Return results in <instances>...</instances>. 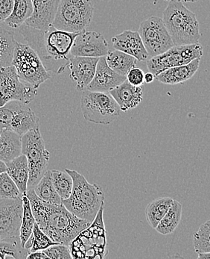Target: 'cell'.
<instances>
[{"label": "cell", "instance_id": "1", "mask_svg": "<svg viewBox=\"0 0 210 259\" xmlns=\"http://www.w3.org/2000/svg\"><path fill=\"white\" fill-rule=\"evenodd\" d=\"M17 29L27 45L38 55L48 73L61 74L64 72L68 66L71 57L70 51L78 33L59 30L53 26L46 31L39 30L24 23Z\"/></svg>", "mask_w": 210, "mask_h": 259}, {"label": "cell", "instance_id": "2", "mask_svg": "<svg viewBox=\"0 0 210 259\" xmlns=\"http://www.w3.org/2000/svg\"><path fill=\"white\" fill-rule=\"evenodd\" d=\"M26 195L37 225L55 242L68 246L78 233L90 225L91 223L69 211L63 203L43 202L33 189L27 190Z\"/></svg>", "mask_w": 210, "mask_h": 259}, {"label": "cell", "instance_id": "3", "mask_svg": "<svg viewBox=\"0 0 210 259\" xmlns=\"http://www.w3.org/2000/svg\"><path fill=\"white\" fill-rule=\"evenodd\" d=\"M65 171L73 179V189L69 198L62 200L63 205L77 218L92 223L104 203L102 188L96 184L89 183L77 171L70 169Z\"/></svg>", "mask_w": 210, "mask_h": 259}, {"label": "cell", "instance_id": "4", "mask_svg": "<svg viewBox=\"0 0 210 259\" xmlns=\"http://www.w3.org/2000/svg\"><path fill=\"white\" fill-rule=\"evenodd\" d=\"M163 22L175 46L199 43L200 26L196 15L183 3L169 1Z\"/></svg>", "mask_w": 210, "mask_h": 259}, {"label": "cell", "instance_id": "5", "mask_svg": "<svg viewBox=\"0 0 210 259\" xmlns=\"http://www.w3.org/2000/svg\"><path fill=\"white\" fill-rule=\"evenodd\" d=\"M104 203L87 228L78 234L68 245L73 258H104L108 254L106 231L103 220Z\"/></svg>", "mask_w": 210, "mask_h": 259}, {"label": "cell", "instance_id": "6", "mask_svg": "<svg viewBox=\"0 0 210 259\" xmlns=\"http://www.w3.org/2000/svg\"><path fill=\"white\" fill-rule=\"evenodd\" d=\"M93 12L91 0H61L52 26L59 30L81 32L90 26Z\"/></svg>", "mask_w": 210, "mask_h": 259}, {"label": "cell", "instance_id": "7", "mask_svg": "<svg viewBox=\"0 0 210 259\" xmlns=\"http://www.w3.org/2000/svg\"><path fill=\"white\" fill-rule=\"evenodd\" d=\"M22 151L27 158L29 176L27 190L34 189L46 172L50 153L45 148L40 128L29 130L21 136Z\"/></svg>", "mask_w": 210, "mask_h": 259}, {"label": "cell", "instance_id": "8", "mask_svg": "<svg viewBox=\"0 0 210 259\" xmlns=\"http://www.w3.org/2000/svg\"><path fill=\"white\" fill-rule=\"evenodd\" d=\"M12 65L15 67L20 79L38 89L43 83L51 78L40 57L28 45L16 40Z\"/></svg>", "mask_w": 210, "mask_h": 259}, {"label": "cell", "instance_id": "9", "mask_svg": "<svg viewBox=\"0 0 210 259\" xmlns=\"http://www.w3.org/2000/svg\"><path fill=\"white\" fill-rule=\"evenodd\" d=\"M81 108L86 120L101 125L111 124L118 118L121 112L120 106L108 92L84 90Z\"/></svg>", "mask_w": 210, "mask_h": 259}, {"label": "cell", "instance_id": "10", "mask_svg": "<svg viewBox=\"0 0 210 259\" xmlns=\"http://www.w3.org/2000/svg\"><path fill=\"white\" fill-rule=\"evenodd\" d=\"M39 127L40 120L27 105L11 101L0 106V130H10L22 136Z\"/></svg>", "mask_w": 210, "mask_h": 259}, {"label": "cell", "instance_id": "11", "mask_svg": "<svg viewBox=\"0 0 210 259\" xmlns=\"http://www.w3.org/2000/svg\"><path fill=\"white\" fill-rule=\"evenodd\" d=\"M37 95V89L23 82L13 65L0 69V106L11 101L29 104Z\"/></svg>", "mask_w": 210, "mask_h": 259}, {"label": "cell", "instance_id": "12", "mask_svg": "<svg viewBox=\"0 0 210 259\" xmlns=\"http://www.w3.org/2000/svg\"><path fill=\"white\" fill-rule=\"evenodd\" d=\"M203 54V48L200 44L180 45L171 47L162 54L150 58L147 67L155 77L161 72L171 67L185 65L195 59H200Z\"/></svg>", "mask_w": 210, "mask_h": 259}, {"label": "cell", "instance_id": "13", "mask_svg": "<svg viewBox=\"0 0 210 259\" xmlns=\"http://www.w3.org/2000/svg\"><path fill=\"white\" fill-rule=\"evenodd\" d=\"M138 32L149 58L162 54L174 46L173 41L161 17L152 16L144 20Z\"/></svg>", "mask_w": 210, "mask_h": 259}, {"label": "cell", "instance_id": "14", "mask_svg": "<svg viewBox=\"0 0 210 259\" xmlns=\"http://www.w3.org/2000/svg\"><path fill=\"white\" fill-rule=\"evenodd\" d=\"M22 216V197L0 198V241L19 238Z\"/></svg>", "mask_w": 210, "mask_h": 259}, {"label": "cell", "instance_id": "15", "mask_svg": "<svg viewBox=\"0 0 210 259\" xmlns=\"http://www.w3.org/2000/svg\"><path fill=\"white\" fill-rule=\"evenodd\" d=\"M109 51V45L102 34L84 30L78 33L75 37L70 55L80 57L100 58L106 56Z\"/></svg>", "mask_w": 210, "mask_h": 259}, {"label": "cell", "instance_id": "16", "mask_svg": "<svg viewBox=\"0 0 210 259\" xmlns=\"http://www.w3.org/2000/svg\"><path fill=\"white\" fill-rule=\"evenodd\" d=\"M99 58L72 56L67 67L70 70V78L75 82L78 92H84L93 78Z\"/></svg>", "mask_w": 210, "mask_h": 259}, {"label": "cell", "instance_id": "17", "mask_svg": "<svg viewBox=\"0 0 210 259\" xmlns=\"http://www.w3.org/2000/svg\"><path fill=\"white\" fill-rule=\"evenodd\" d=\"M126 76L114 72L107 64L104 57H100L97 63L95 75L86 90L90 92H109L122 84Z\"/></svg>", "mask_w": 210, "mask_h": 259}, {"label": "cell", "instance_id": "18", "mask_svg": "<svg viewBox=\"0 0 210 259\" xmlns=\"http://www.w3.org/2000/svg\"><path fill=\"white\" fill-rule=\"evenodd\" d=\"M61 0H31L32 15L24 24L39 30L46 31L52 26L53 20Z\"/></svg>", "mask_w": 210, "mask_h": 259}, {"label": "cell", "instance_id": "19", "mask_svg": "<svg viewBox=\"0 0 210 259\" xmlns=\"http://www.w3.org/2000/svg\"><path fill=\"white\" fill-rule=\"evenodd\" d=\"M112 43L115 50L133 56L138 61H144L149 58L138 31H124L113 37Z\"/></svg>", "mask_w": 210, "mask_h": 259}, {"label": "cell", "instance_id": "20", "mask_svg": "<svg viewBox=\"0 0 210 259\" xmlns=\"http://www.w3.org/2000/svg\"><path fill=\"white\" fill-rule=\"evenodd\" d=\"M143 88L132 85L126 79L110 91L109 94L120 106L121 111L126 112L140 104L143 99Z\"/></svg>", "mask_w": 210, "mask_h": 259}, {"label": "cell", "instance_id": "21", "mask_svg": "<svg viewBox=\"0 0 210 259\" xmlns=\"http://www.w3.org/2000/svg\"><path fill=\"white\" fill-rule=\"evenodd\" d=\"M200 61V59H195L185 65L171 67L161 72L155 78L160 82L170 85L181 84L194 76L198 70Z\"/></svg>", "mask_w": 210, "mask_h": 259}, {"label": "cell", "instance_id": "22", "mask_svg": "<svg viewBox=\"0 0 210 259\" xmlns=\"http://www.w3.org/2000/svg\"><path fill=\"white\" fill-rule=\"evenodd\" d=\"M6 172L15 182L22 194L27 191V184L29 180V169L27 158L24 155H21L6 163Z\"/></svg>", "mask_w": 210, "mask_h": 259}, {"label": "cell", "instance_id": "23", "mask_svg": "<svg viewBox=\"0 0 210 259\" xmlns=\"http://www.w3.org/2000/svg\"><path fill=\"white\" fill-rule=\"evenodd\" d=\"M21 136L10 130H0V160L9 162L22 153Z\"/></svg>", "mask_w": 210, "mask_h": 259}, {"label": "cell", "instance_id": "24", "mask_svg": "<svg viewBox=\"0 0 210 259\" xmlns=\"http://www.w3.org/2000/svg\"><path fill=\"white\" fill-rule=\"evenodd\" d=\"M105 60L114 72L125 76L130 70L136 67L138 61L133 56L117 50L109 51L105 56Z\"/></svg>", "mask_w": 210, "mask_h": 259}, {"label": "cell", "instance_id": "25", "mask_svg": "<svg viewBox=\"0 0 210 259\" xmlns=\"http://www.w3.org/2000/svg\"><path fill=\"white\" fill-rule=\"evenodd\" d=\"M182 218V205L174 199L167 212L156 226V232L163 235H167L175 232L179 225Z\"/></svg>", "mask_w": 210, "mask_h": 259}, {"label": "cell", "instance_id": "26", "mask_svg": "<svg viewBox=\"0 0 210 259\" xmlns=\"http://www.w3.org/2000/svg\"><path fill=\"white\" fill-rule=\"evenodd\" d=\"M33 14L31 0H14L13 9L5 23L12 29H17Z\"/></svg>", "mask_w": 210, "mask_h": 259}, {"label": "cell", "instance_id": "27", "mask_svg": "<svg viewBox=\"0 0 210 259\" xmlns=\"http://www.w3.org/2000/svg\"><path fill=\"white\" fill-rule=\"evenodd\" d=\"M171 197H159L150 202L145 208V218L148 224L155 229L161 220L164 218L173 202Z\"/></svg>", "mask_w": 210, "mask_h": 259}, {"label": "cell", "instance_id": "28", "mask_svg": "<svg viewBox=\"0 0 210 259\" xmlns=\"http://www.w3.org/2000/svg\"><path fill=\"white\" fill-rule=\"evenodd\" d=\"M33 190L36 195L43 202L58 205L62 203V199L58 194L51 182V170H46Z\"/></svg>", "mask_w": 210, "mask_h": 259}, {"label": "cell", "instance_id": "29", "mask_svg": "<svg viewBox=\"0 0 210 259\" xmlns=\"http://www.w3.org/2000/svg\"><path fill=\"white\" fill-rule=\"evenodd\" d=\"M23 202V216H22L21 225L20 228V246L24 248L26 241H28L32 233L33 227L35 224V219L31 211L30 202L26 194H22Z\"/></svg>", "mask_w": 210, "mask_h": 259}, {"label": "cell", "instance_id": "30", "mask_svg": "<svg viewBox=\"0 0 210 259\" xmlns=\"http://www.w3.org/2000/svg\"><path fill=\"white\" fill-rule=\"evenodd\" d=\"M15 42L14 31L0 28V69L12 65Z\"/></svg>", "mask_w": 210, "mask_h": 259}, {"label": "cell", "instance_id": "31", "mask_svg": "<svg viewBox=\"0 0 210 259\" xmlns=\"http://www.w3.org/2000/svg\"><path fill=\"white\" fill-rule=\"evenodd\" d=\"M51 178L55 189L62 200L69 198L73 189V179L66 171L51 169Z\"/></svg>", "mask_w": 210, "mask_h": 259}, {"label": "cell", "instance_id": "32", "mask_svg": "<svg viewBox=\"0 0 210 259\" xmlns=\"http://www.w3.org/2000/svg\"><path fill=\"white\" fill-rule=\"evenodd\" d=\"M58 244L59 243L55 242L50 239L49 237L45 235L35 222L33 227L32 233L30 238L26 241L24 249H28L29 252H33L35 251L44 250L49 246Z\"/></svg>", "mask_w": 210, "mask_h": 259}, {"label": "cell", "instance_id": "33", "mask_svg": "<svg viewBox=\"0 0 210 259\" xmlns=\"http://www.w3.org/2000/svg\"><path fill=\"white\" fill-rule=\"evenodd\" d=\"M210 221L200 226L193 236V245L196 253L210 252Z\"/></svg>", "mask_w": 210, "mask_h": 259}, {"label": "cell", "instance_id": "34", "mask_svg": "<svg viewBox=\"0 0 210 259\" xmlns=\"http://www.w3.org/2000/svg\"><path fill=\"white\" fill-rule=\"evenodd\" d=\"M29 251L20 246V241H0V258H26Z\"/></svg>", "mask_w": 210, "mask_h": 259}, {"label": "cell", "instance_id": "35", "mask_svg": "<svg viewBox=\"0 0 210 259\" xmlns=\"http://www.w3.org/2000/svg\"><path fill=\"white\" fill-rule=\"evenodd\" d=\"M22 194L9 174H0V198L15 199L21 197Z\"/></svg>", "mask_w": 210, "mask_h": 259}, {"label": "cell", "instance_id": "36", "mask_svg": "<svg viewBox=\"0 0 210 259\" xmlns=\"http://www.w3.org/2000/svg\"><path fill=\"white\" fill-rule=\"evenodd\" d=\"M43 252L49 259H71L70 249L67 245L58 244L52 245Z\"/></svg>", "mask_w": 210, "mask_h": 259}, {"label": "cell", "instance_id": "37", "mask_svg": "<svg viewBox=\"0 0 210 259\" xmlns=\"http://www.w3.org/2000/svg\"><path fill=\"white\" fill-rule=\"evenodd\" d=\"M144 75L143 70L136 67H133L126 75V79L132 85L142 86L144 83Z\"/></svg>", "mask_w": 210, "mask_h": 259}, {"label": "cell", "instance_id": "38", "mask_svg": "<svg viewBox=\"0 0 210 259\" xmlns=\"http://www.w3.org/2000/svg\"><path fill=\"white\" fill-rule=\"evenodd\" d=\"M14 0H0V23L6 21L13 9Z\"/></svg>", "mask_w": 210, "mask_h": 259}, {"label": "cell", "instance_id": "39", "mask_svg": "<svg viewBox=\"0 0 210 259\" xmlns=\"http://www.w3.org/2000/svg\"><path fill=\"white\" fill-rule=\"evenodd\" d=\"M27 259H46L48 256L45 255L43 250L35 251V252H29L26 256Z\"/></svg>", "mask_w": 210, "mask_h": 259}, {"label": "cell", "instance_id": "40", "mask_svg": "<svg viewBox=\"0 0 210 259\" xmlns=\"http://www.w3.org/2000/svg\"><path fill=\"white\" fill-rule=\"evenodd\" d=\"M154 79V75L150 73V72H148V73H145V75H144V82L147 83V84L153 82Z\"/></svg>", "mask_w": 210, "mask_h": 259}, {"label": "cell", "instance_id": "41", "mask_svg": "<svg viewBox=\"0 0 210 259\" xmlns=\"http://www.w3.org/2000/svg\"><path fill=\"white\" fill-rule=\"evenodd\" d=\"M6 170H7V166H6V163L0 160V174L6 172Z\"/></svg>", "mask_w": 210, "mask_h": 259}, {"label": "cell", "instance_id": "42", "mask_svg": "<svg viewBox=\"0 0 210 259\" xmlns=\"http://www.w3.org/2000/svg\"><path fill=\"white\" fill-rule=\"evenodd\" d=\"M199 259H210V252H202L198 253Z\"/></svg>", "mask_w": 210, "mask_h": 259}, {"label": "cell", "instance_id": "43", "mask_svg": "<svg viewBox=\"0 0 210 259\" xmlns=\"http://www.w3.org/2000/svg\"><path fill=\"white\" fill-rule=\"evenodd\" d=\"M166 1H177L180 2V3H195L197 0H166Z\"/></svg>", "mask_w": 210, "mask_h": 259}]
</instances>
